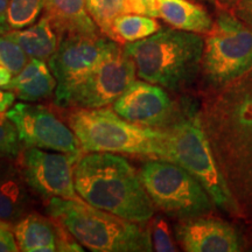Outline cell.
<instances>
[{
  "instance_id": "23",
  "label": "cell",
  "mask_w": 252,
  "mask_h": 252,
  "mask_svg": "<svg viewBox=\"0 0 252 252\" xmlns=\"http://www.w3.org/2000/svg\"><path fill=\"white\" fill-rule=\"evenodd\" d=\"M45 0H9L7 19L11 31L23 30L39 20Z\"/></svg>"
},
{
  "instance_id": "25",
  "label": "cell",
  "mask_w": 252,
  "mask_h": 252,
  "mask_svg": "<svg viewBox=\"0 0 252 252\" xmlns=\"http://www.w3.org/2000/svg\"><path fill=\"white\" fill-rule=\"evenodd\" d=\"M24 146L21 144L17 128L5 116L0 117V159H17Z\"/></svg>"
},
{
  "instance_id": "6",
  "label": "cell",
  "mask_w": 252,
  "mask_h": 252,
  "mask_svg": "<svg viewBox=\"0 0 252 252\" xmlns=\"http://www.w3.org/2000/svg\"><path fill=\"white\" fill-rule=\"evenodd\" d=\"M68 125L84 153L108 152L166 159V132L144 127L122 118L112 109H75Z\"/></svg>"
},
{
  "instance_id": "21",
  "label": "cell",
  "mask_w": 252,
  "mask_h": 252,
  "mask_svg": "<svg viewBox=\"0 0 252 252\" xmlns=\"http://www.w3.org/2000/svg\"><path fill=\"white\" fill-rule=\"evenodd\" d=\"M161 28L157 18L127 13L118 17L113 23V33L121 45L135 42L152 35Z\"/></svg>"
},
{
  "instance_id": "29",
  "label": "cell",
  "mask_w": 252,
  "mask_h": 252,
  "mask_svg": "<svg viewBox=\"0 0 252 252\" xmlns=\"http://www.w3.org/2000/svg\"><path fill=\"white\" fill-rule=\"evenodd\" d=\"M232 13L243 23L252 27V0H241L232 9Z\"/></svg>"
},
{
  "instance_id": "11",
  "label": "cell",
  "mask_w": 252,
  "mask_h": 252,
  "mask_svg": "<svg viewBox=\"0 0 252 252\" xmlns=\"http://www.w3.org/2000/svg\"><path fill=\"white\" fill-rule=\"evenodd\" d=\"M137 70L133 60L124 47L108 56L72 88L65 108L99 109L112 105L135 80Z\"/></svg>"
},
{
  "instance_id": "24",
  "label": "cell",
  "mask_w": 252,
  "mask_h": 252,
  "mask_svg": "<svg viewBox=\"0 0 252 252\" xmlns=\"http://www.w3.org/2000/svg\"><path fill=\"white\" fill-rule=\"evenodd\" d=\"M30 60L14 41L5 35H0V67L9 69L15 76L23 70Z\"/></svg>"
},
{
  "instance_id": "14",
  "label": "cell",
  "mask_w": 252,
  "mask_h": 252,
  "mask_svg": "<svg viewBox=\"0 0 252 252\" xmlns=\"http://www.w3.org/2000/svg\"><path fill=\"white\" fill-rule=\"evenodd\" d=\"M174 235L187 252H237L243 249L234 226L212 215L178 220Z\"/></svg>"
},
{
  "instance_id": "26",
  "label": "cell",
  "mask_w": 252,
  "mask_h": 252,
  "mask_svg": "<svg viewBox=\"0 0 252 252\" xmlns=\"http://www.w3.org/2000/svg\"><path fill=\"white\" fill-rule=\"evenodd\" d=\"M150 232L153 251L157 252H175L178 251L176 244L168 223L162 216H153L150 220Z\"/></svg>"
},
{
  "instance_id": "3",
  "label": "cell",
  "mask_w": 252,
  "mask_h": 252,
  "mask_svg": "<svg viewBox=\"0 0 252 252\" xmlns=\"http://www.w3.org/2000/svg\"><path fill=\"white\" fill-rule=\"evenodd\" d=\"M123 47L133 60L140 80L172 93L190 89L201 76L202 34L161 27L152 35Z\"/></svg>"
},
{
  "instance_id": "18",
  "label": "cell",
  "mask_w": 252,
  "mask_h": 252,
  "mask_svg": "<svg viewBox=\"0 0 252 252\" xmlns=\"http://www.w3.org/2000/svg\"><path fill=\"white\" fill-rule=\"evenodd\" d=\"M19 250L24 252L58 251L59 222L32 212L14 224Z\"/></svg>"
},
{
  "instance_id": "13",
  "label": "cell",
  "mask_w": 252,
  "mask_h": 252,
  "mask_svg": "<svg viewBox=\"0 0 252 252\" xmlns=\"http://www.w3.org/2000/svg\"><path fill=\"white\" fill-rule=\"evenodd\" d=\"M182 103L172 99L165 88L134 80L112 104V110L133 124L151 128L168 127L181 112Z\"/></svg>"
},
{
  "instance_id": "16",
  "label": "cell",
  "mask_w": 252,
  "mask_h": 252,
  "mask_svg": "<svg viewBox=\"0 0 252 252\" xmlns=\"http://www.w3.org/2000/svg\"><path fill=\"white\" fill-rule=\"evenodd\" d=\"M43 14L48 17L60 39L102 34L88 13L87 0H45Z\"/></svg>"
},
{
  "instance_id": "7",
  "label": "cell",
  "mask_w": 252,
  "mask_h": 252,
  "mask_svg": "<svg viewBox=\"0 0 252 252\" xmlns=\"http://www.w3.org/2000/svg\"><path fill=\"white\" fill-rule=\"evenodd\" d=\"M252 70V27L219 8L204 35L201 78L209 91L223 89Z\"/></svg>"
},
{
  "instance_id": "17",
  "label": "cell",
  "mask_w": 252,
  "mask_h": 252,
  "mask_svg": "<svg viewBox=\"0 0 252 252\" xmlns=\"http://www.w3.org/2000/svg\"><path fill=\"white\" fill-rule=\"evenodd\" d=\"M56 87L58 82L48 63L31 59L4 90L12 91L15 97L23 102L34 103L55 96Z\"/></svg>"
},
{
  "instance_id": "4",
  "label": "cell",
  "mask_w": 252,
  "mask_h": 252,
  "mask_svg": "<svg viewBox=\"0 0 252 252\" xmlns=\"http://www.w3.org/2000/svg\"><path fill=\"white\" fill-rule=\"evenodd\" d=\"M46 213L88 250L94 252L153 251L150 226L90 206L83 200L53 197Z\"/></svg>"
},
{
  "instance_id": "8",
  "label": "cell",
  "mask_w": 252,
  "mask_h": 252,
  "mask_svg": "<svg viewBox=\"0 0 252 252\" xmlns=\"http://www.w3.org/2000/svg\"><path fill=\"white\" fill-rule=\"evenodd\" d=\"M138 172L156 209L172 219L207 216L215 210V203L203 185L178 163L150 158Z\"/></svg>"
},
{
  "instance_id": "22",
  "label": "cell",
  "mask_w": 252,
  "mask_h": 252,
  "mask_svg": "<svg viewBox=\"0 0 252 252\" xmlns=\"http://www.w3.org/2000/svg\"><path fill=\"white\" fill-rule=\"evenodd\" d=\"M87 9L100 33L115 41V20L123 14L132 13L130 0H87Z\"/></svg>"
},
{
  "instance_id": "1",
  "label": "cell",
  "mask_w": 252,
  "mask_h": 252,
  "mask_svg": "<svg viewBox=\"0 0 252 252\" xmlns=\"http://www.w3.org/2000/svg\"><path fill=\"white\" fill-rule=\"evenodd\" d=\"M200 113L241 219L252 226V70L223 89L209 91Z\"/></svg>"
},
{
  "instance_id": "27",
  "label": "cell",
  "mask_w": 252,
  "mask_h": 252,
  "mask_svg": "<svg viewBox=\"0 0 252 252\" xmlns=\"http://www.w3.org/2000/svg\"><path fill=\"white\" fill-rule=\"evenodd\" d=\"M17 239L14 235V225L0 220V252H18Z\"/></svg>"
},
{
  "instance_id": "33",
  "label": "cell",
  "mask_w": 252,
  "mask_h": 252,
  "mask_svg": "<svg viewBox=\"0 0 252 252\" xmlns=\"http://www.w3.org/2000/svg\"><path fill=\"white\" fill-rule=\"evenodd\" d=\"M219 8L226 9V11H231L235 8V6L238 4L241 0H213Z\"/></svg>"
},
{
  "instance_id": "9",
  "label": "cell",
  "mask_w": 252,
  "mask_h": 252,
  "mask_svg": "<svg viewBox=\"0 0 252 252\" xmlns=\"http://www.w3.org/2000/svg\"><path fill=\"white\" fill-rule=\"evenodd\" d=\"M117 41L98 35H68L60 39L59 48L48 65L58 82L55 104L65 108L69 94L103 60L122 48Z\"/></svg>"
},
{
  "instance_id": "5",
  "label": "cell",
  "mask_w": 252,
  "mask_h": 252,
  "mask_svg": "<svg viewBox=\"0 0 252 252\" xmlns=\"http://www.w3.org/2000/svg\"><path fill=\"white\" fill-rule=\"evenodd\" d=\"M163 130L166 132V160L178 163L193 174L207 189L216 208L241 219L239 208L217 166L204 131L200 106L184 102L179 117Z\"/></svg>"
},
{
  "instance_id": "28",
  "label": "cell",
  "mask_w": 252,
  "mask_h": 252,
  "mask_svg": "<svg viewBox=\"0 0 252 252\" xmlns=\"http://www.w3.org/2000/svg\"><path fill=\"white\" fill-rule=\"evenodd\" d=\"M130 5L132 13L160 18L158 0H130Z\"/></svg>"
},
{
  "instance_id": "10",
  "label": "cell",
  "mask_w": 252,
  "mask_h": 252,
  "mask_svg": "<svg viewBox=\"0 0 252 252\" xmlns=\"http://www.w3.org/2000/svg\"><path fill=\"white\" fill-rule=\"evenodd\" d=\"M5 115L17 128L24 147H37L74 157H82L84 153L70 126L45 105L17 103Z\"/></svg>"
},
{
  "instance_id": "19",
  "label": "cell",
  "mask_w": 252,
  "mask_h": 252,
  "mask_svg": "<svg viewBox=\"0 0 252 252\" xmlns=\"http://www.w3.org/2000/svg\"><path fill=\"white\" fill-rule=\"evenodd\" d=\"M5 36L20 46L30 59L41 60L47 63L56 53L60 43L58 33L45 14L31 26L9 31Z\"/></svg>"
},
{
  "instance_id": "12",
  "label": "cell",
  "mask_w": 252,
  "mask_h": 252,
  "mask_svg": "<svg viewBox=\"0 0 252 252\" xmlns=\"http://www.w3.org/2000/svg\"><path fill=\"white\" fill-rule=\"evenodd\" d=\"M80 158L37 147H24L17 161L28 186L43 200H82L74 180V167Z\"/></svg>"
},
{
  "instance_id": "34",
  "label": "cell",
  "mask_w": 252,
  "mask_h": 252,
  "mask_svg": "<svg viewBox=\"0 0 252 252\" xmlns=\"http://www.w3.org/2000/svg\"><path fill=\"white\" fill-rule=\"evenodd\" d=\"M1 116H5V113H1V112H0V117H1Z\"/></svg>"
},
{
  "instance_id": "30",
  "label": "cell",
  "mask_w": 252,
  "mask_h": 252,
  "mask_svg": "<svg viewBox=\"0 0 252 252\" xmlns=\"http://www.w3.org/2000/svg\"><path fill=\"white\" fill-rule=\"evenodd\" d=\"M8 1L9 0H0V35H5L11 31L7 19Z\"/></svg>"
},
{
  "instance_id": "32",
  "label": "cell",
  "mask_w": 252,
  "mask_h": 252,
  "mask_svg": "<svg viewBox=\"0 0 252 252\" xmlns=\"http://www.w3.org/2000/svg\"><path fill=\"white\" fill-rule=\"evenodd\" d=\"M13 77L14 74L9 70V69L5 67H0V88H1V89H5Z\"/></svg>"
},
{
  "instance_id": "35",
  "label": "cell",
  "mask_w": 252,
  "mask_h": 252,
  "mask_svg": "<svg viewBox=\"0 0 252 252\" xmlns=\"http://www.w3.org/2000/svg\"><path fill=\"white\" fill-rule=\"evenodd\" d=\"M193 1H196V0H193Z\"/></svg>"
},
{
  "instance_id": "2",
  "label": "cell",
  "mask_w": 252,
  "mask_h": 252,
  "mask_svg": "<svg viewBox=\"0 0 252 252\" xmlns=\"http://www.w3.org/2000/svg\"><path fill=\"white\" fill-rule=\"evenodd\" d=\"M75 188L90 206L135 223H149L156 207L139 172L116 153L91 152L74 167Z\"/></svg>"
},
{
  "instance_id": "20",
  "label": "cell",
  "mask_w": 252,
  "mask_h": 252,
  "mask_svg": "<svg viewBox=\"0 0 252 252\" xmlns=\"http://www.w3.org/2000/svg\"><path fill=\"white\" fill-rule=\"evenodd\" d=\"M159 15L173 28L206 35L214 20L206 8L193 0H158Z\"/></svg>"
},
{
  "instance_id": "15",
  "label": "cell",
  "mask_w": 252,
  "mask_h": 252,
  "mask_svg": "<svg viewBox=\"0 0 252 252\" xmlns=\"http://www.w3.org/2000/svg\"><path fill=\"white\" fill-rule=\"evenodd\" d=\"M0 159V220L15 224L32 213L35 197L18 161Z\"/></svg>"
},
{
  "instance_id": "31",
  "label": "cell",
  "mask_w": 252,
  "mask_h": 252,
  "mask_svg": "<svg viewBox=\"0 0 252 252\" xmlns=\"http://www.w3.org/2000/svg\"><path fill=\"white\" fill-rule=\"evenodd\" d=\"M17 97L12 91L4 90L0 88V112L5 113L14 104Z\"/></svg>"
}]
</instances>
